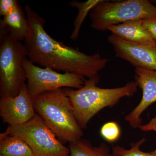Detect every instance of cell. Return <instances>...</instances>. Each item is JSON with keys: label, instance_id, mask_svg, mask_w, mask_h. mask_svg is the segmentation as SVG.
<instances>
[{"label": "cell", "instance_id": "12", "mask_svg": "<svg viewBox=\"0 0 156 156\" xmlns=\"http://www.w3.org/2000/svg\"><path fill=\"white\" fill-rule=\"evenodd\" d=\"M29 31L28 19L20 5L0 21V36L9 34L22 42L26 39Z\"/></svg>", "mask_w": 156, "mask_h": 156}, {"label": "cell", "instance_id": "13", "mask_svg": "<svg viewBox=\"0 0 156 156\" xmlns=\"http://www.w3.org/2000/svg\"><path fill=\"white\" fill-rule=\"evenodd\" d=\"M0 156H35L22 140L7 131L0 134Z\"/></svg>", "mask_w": 156, "mask_h": 156}, {"label": "cell", "instance_id": "16", "mask_svg": "<svg viewBox=\"0 0 156 156\" xmlns=\"http://www.w3.org/2000/svg\"><path fill=\"white\" fill-rule=\"evenodd\" d=\"M146 141L145 137L131 144V147L127 149L125 148L116 146L113 147V156H154L151 152H145L140 149V147Z\"/></svg>", "mask_w": 156, "mask_h": 156}, {"label": "cell", "instance_id": "10", "mask_svg": "<svg viewBox=\"0 0 156 156\" xmlns=\"http://www.w3.org/2000/svg\"><path fill=\"white\" fill-rule=\"evenodd\" d=\"M134 79L137 87L142 91V99L126 117L131 128H138L142 123L141 115L151 105L156 102V71L135 68Z\"/></svg>", "mask_w": 156, "mask_h": 156}, {"label": "cell", "instance_id": "3", "mask_svg": "<svg viewBox=\"0 0 156 156\" xmlns=\"http://www.w3.org/2000/svg\"><path fill=\"white\" fill-rule=\"evenodd\" d=\"M37 114L56 136L64 142H74L83 135L68 97L63 90L44 92L33 99Z\"/></svg>", "mask_w": 156, "mask_h": 156}, {"label": "cell", "instance_id": "7", "mask_svg": "<svg viewBox=\"0 0 156 156\" xmlns=\"http://www.w3.org/2000/svg\"><path fill=\"white\" fill-rule=\"evenodd\" d=\"M23 67L27 78V90L32 99L44 92L63 87L80 89L86 80L84 77L73 73H61L52 69L38 66L28 58L23 61Z\"/></svg>", "mask_w": 156, "mask_h": 156}, {"label": "cell", "instance_id": "19", "mask_svg": "<svg viewBox=\"0 0 156 156\" xmlns=\"http://www.w3.org/2000/svg\"><path fill=\"white\" fill-rule=\"evenodd\" d=\"M142 23L144 27L148 31L153 38L156 41V17L143 19Z\"/></svg>", "mask_w": 156, "mask_h": 156}, {"label": "cell", "instance_id": "9", "mask_svg": "<svg viewBox=\"0 0 156 156\" xmlns=\"http://www.w3.org/2000/svg\"><path fill=\"white\" fill-rule=\"evenodd\" d=\"M35 114L33 100L29 93L26 83L17 96L1 98L0 116L3 122L9 126L27 122Z\"/></svg>", "mask_w": 156, "mask_h": 156}, {"label": "cell", "instance_id": "17", "mask_svg": "<svg viewBox=\"0 0 156 156\" xmlns=\"http://www.w3.org/2000/svg\"><path fill=\"white\" fill-rule=\"evenodd\" d=\"M100 133L102 138L107 141L113 143L119 138L121 131L118 123L110 122L104 124L101 128Z\"/></svg>", "mask_w": 156, "mask_h": 156}, {"label": "cell", "instance_id": "15", "mask_svg": "<svg viewBox=\"0 0 156 156\" xmlns=\"http://www.w3.org/2000/svg\"><path fill=\"white\" fill-rule=\"evenodd\" d=\"M101 0H89L87 2H81L76 1H73L69 2V5L76 8L78 11V14L74 21V29L71 35V39L76 41L79 37V33L83 22L89 12Z\"/></svg>", "mask_w": 156, "mask_h": 156}, {"label": "cell", "instance_id": "11", "mask_svg": "<svg viewBox=\"0 0 156 156\" xmlns=\"http://www.w3.org/2000/svg\"><path fill=\"white\" fill-rule=\"evenodd\" d=\"M143 19L135 20L112 26L107 30L128 42L142 44H153L156 41L144 27Z\"/></svg>", "mask_w": 156, "mask_h": 156}, {"label": "cell", "instance_id": "18", "mask_svg": "<svg viewBox=\"0 0 156 156\" xmlns=\"http://www.w3.org/2000/svg\"><path fill=\"white\" fill-rule=\"evenodd\" d=\"M20 5L17 0H1L0 15L4 17L11 13Z\"/></svg>", "mask_w": 156, "mask_h": 156}, {"label": "cell", "instance_id": "5", "mask_svg": "<svg viewBox=\"0 0 156 156\" xmlns=\"http://www.w3.org/2000/svg\"><path fill=\"white\" fill-rule=\"evenodd\" d=\"M0 95L17 96L27 80L23 67L27 58L24 44L9 34L0 36Z\"/></svg>", "mask_w": 156, "mask_h": 156}, {"label": "cell", "instance_id": "1", "mask_svg": "<svg viewBox=\"0 0 156 156\" xmlns=\"http://www.w3.org/2000/svg\"><path fill=\"white\" fill-rule=\"evenodd\" d=\"M29 24L24 41L27 58L42 67L73 73L89 79L98 75L109 59L98 53L87 55L53 39L46 32L44 20L29 5L24 8Z\"/></svg>", "mask_w": 156, "mask_h": 156}, {"label": "cell", "instance_id": "6", "mask_svg": "<svg viewBox=\"0 0 156 156\" xmlns=\"http://www.w3.org/2000/svg\"><path fill=\"white\" fill-rule=\"evenodd\" d=\"M6 131L29 147L35 156H69V148L63 145L37 113L22 125L9 126Z\"/></svg>", "mask_w": 156, "mask_h": 156}, {"label": "cell", "instance_id": "2", "mask_svg": "<svg viewBox=\"0 0 156 156\" xmlns=\"http://www.w3.org/2000/svg\"><path fill=\"white\" fill-rule=\"evenodd\" d=\"M99 75L86 80L82 88L62 89L69 98L74 114L83 129L87 127L91 119L105 108H112L124 97L133 96L137 91L135 81H131L123 87L111 89L98 87Z\"/></svg>", "mask_w": 156, "mask_h": 156}, {"label": "cell", "instance_id": "4", "mask_svg": "<svg viewBox=\"0 0 156 156\" xmlns=\"http://www.w3.org/2000/svg\"><path fill=\"white\" fill-rule=\"evenodd\" d=\"M155 17L156 7L148 0H101L90 12L91 27L101 31L130 20Z\"/></svg>", "mask_w": 156, "mask_h": 156}, {"label": "cell", "instance_id": "14", "mask_svg": "<svg viewBox=\"0 0 156 156\" xmlns=\"http://www.w3.org/2000/svg\"><path fill=\"white\" fill-rule=\"evenodd\" d=\"M69 156H113L108 147L105 143L94 146L89 140L81 139L70 143Z\"/></svg>", "mask_w": 156, "mask_h": 156}, {"label": "cell", "instance_id": "21", "mask_svg": "<svg viewBox=\"0 0 156 156\" xmlns=\"http://www.w3.org/2000/svg\"><path fill=\"white\" fill-rule=\"evenodd\" d=\"M151 153L154 156H156V150L153 151H152Z\"/></svg>", "mask_w": 156, "mask_h": 156}, {"label": "cell", "instance_id": "20", "mask_svg": "<svg viewBox=\"0 0 156 156\" xmlns=\"http://www.w3.org/2000/svg\"><path fill=\"white\" fill-rule=\"evenodd\" d=\"M138 128L143 131H154L156 132V116L145 125H140Z\"/></svg>", "mask_w": 156, "mask_h": 156}, {"label": "cell", "instance_id": "22", "mask_svg": "<svg viewBox=\"0 0 156 156\" xmlns=\"http://www.w3.org/2000/svg\"><path fill=\"white\" fill-rule=\"evenodd\" d=\"M151 2L156 7V1H151Z\"/></svg>", "mask_w": 156, "mask_h": 156}, {"label": "cell", "instance_id": "8", "mask_svg": "<svg viewBox=\"0 0 156 156\" xmlns=\"http://www.w3.org/2000/svg\"><path fill=\"white\" fill-rule=\"evenodd\" d=\"M108 41L116 56L128 61L135 68L156 71V43L142 44L128 42L115 35H110Z\"/></svg>", "mask_w": 156, "mask_h": 156}]
</instances>
